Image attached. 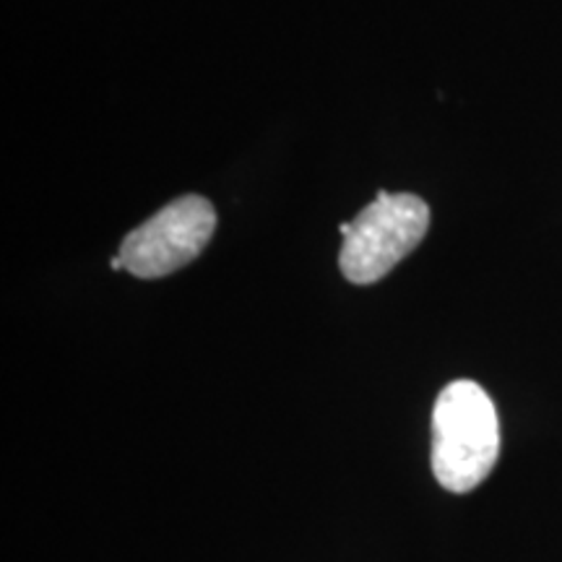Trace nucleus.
<instances>
[{"mask_svg": "<svg viewBox=\"0 0 562 562\" xmlns=\"http://www.w3.org/2000/svg\"><path fill=\"white\" fill-rule=\"evenodd\" d=\"M501 456V422L490 393L474 381H453L432 409V472L456 495L487 480Z\"/></svg>", "mask_w": 562, "mask_h": 562, "instance_id": "obj_1", "label": "nucleus"}, {"mask_svg": "<svg viewBox=\"0 0 562 562\" xmlns=\"http://www.w3.org/2000/svg\"><path fill=\"white\" fill-rule=\"evenodd\" d=\"M430 229V206L412 193H378V199L341 224L339 269L351 284H375L396 269Z\"/></svg>", "mask_w": 562, "mask_h": 562, "instance_id": "obj_2", "label": "nucleus"}, {"mask_svg": "<svg viewBox=\"0 0 562 562\" xmlns=\"http://www.w3.org/2000/svg\"><path fill=\"white\" fill-rule=\"evenodd\" d=\"M216 229V211L201 195H182L125 237L121 261L138 279H159L201 256Z\"/></svg>", "mask_w": 562, "mask_h": 562, "instance_id": "obj_3", "label": "nucleus"}]
</instances>
